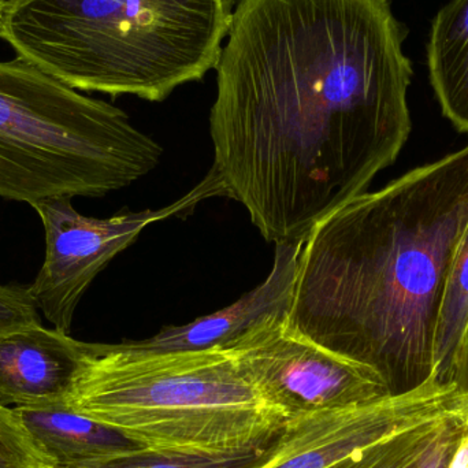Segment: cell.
I'll return each instance as SVG.
<instances>
[{
  "label": "cell",
  "instance_id": "6da1fadb",
  "mask_svg": "<svg viewBox=\"0 0 468 468\" xmlns=\"http://www.w3.org/2000/svg\"><path fill=\"white\" fill-rule=\"evenodd\" d=\"M407 36L390 0L234 2L211 172L267 241H304L395 164L412 126Z\"/></svg>",
  "mask_w": 468,
  "mask_h": 468
},
{
  "label": "cell",
  "instance_id": "7a4b0ae2",
  "mask_svg": "<svg viewBox=\"0 0 468 468\" xmlns=\"http://www.w3.org/2000/svg\"><path fill=\"white\" fill-rule=\"evenodd\" d=\"M468 229V144L365 192L303 241L286 326L393 395L436 374L440 311Z\"/></svg>",
  "mask_w": 468,
  "mask_h": 468
},
{
  "label": "cell",
  "instance_id": "3957f363",
  "mask_svg": "<svg viewBox=\"0 0 468 468\" xmlns=\"http://www.w3.org/2000/svg\"><path fill=\"white\" fill-rule=\"evenodd\" d=\"M233 0H16L0 38L84 92L166 101L216 69Z\"/></svg>",
  "mask_w": 468,
  "mask_h": 468
},
{
  "label": "cell",
  "instance_id": "277c9868",
  "mask_svg": "<svg viewBox=\"0 0 468 468\" xmlns=\"http://www.w3.org/2000/svg\"><path fill=\"white\" fill-rule=\"evenodd\" d=\"M65 406L161 451L261 450L288 423L227 348L142 352L90 344Z\"/></svg>",
  "mask_w": 468,
  "mask_h": 468
},
{
  "label": "cell",
  "instance_id": "5b68a950",
  "mask_svg": "<svg viewBox=\"0 0 468 468\" xmlns=\"http://www.w3.org/2000/svg\"><path fill=\"white\" fill-rule=\"evenodd\" d=\"M164 148L125 112L32 63L0 62V197H101L153 172Z\"/></svg>",
  "mask_w": 468,
  "mask_h": 468
},
{
  "label": "cell",
  "instance_id": "8992f818",
  "mask_svg": "<svg viewBox=\"0 0 468 468\" xmlns=\"http://www.w3.org/2000/svg\"><path fill=\"white\" fill-rule=\"evenodd\" d=\"M225 197L213 172L177 202L159 210L117 214L110 218L84 217L69 197L33 203L46 230V261L30 286L33 299L54 329L70 335L80 300L96 275L140 233L156 222L191 213L202 200Z\"/></svg>",
  "mask_w": 468,
  "mask_h": 468
},
{
  "label": "cell",
  "instance_id": "52a82bcc",
  "mask_svg": "<svg viewBox=\"0 0 468 468\" xmlns=\"http://www.w3.org/2000/svg\"><path fill=\"white\" fill-rule=\"evenodd\" d=\"M285 321L263 322L227 349L286 420L393 395L376 371L293 332Z\"/></svg>",
  "mask_w": 468,
  "mask_h": 468
},
{
  "label": "cell",
  "instance_id": "ba28073f",
  "mask_svg": "<svg viewBox=\"0 0 468 468\" xmlns=\"http://www.w3.org/2000/svg\"><path fill=\"white\" fill-rule=\"evenodd\" d=\"M466 410L467 390L436 373L407 392L289 420L261 468H327L426 420Z\"/></svg>",
  "mask_w": 468,
  "mask_h": 468
},
{
  "label": "cell",
  "instance_id": "9c48e42d",
  "mask_svg": "<svg viewBox=\"0 0 468 468\" xmlns=\"http://www.w3.org/2000/svg\"><path fill=\"white\" fill-rule=\"evenodd\" d=\"M302 244H275L274 263L266 280L229 307L200 316L183 326L164 327L158 335L145 340L123 341V346L142 352L228 348L258 324L270 319H286L293 297Z\"/></svg>",
  "mask_w": 468,
  "mask_h": 468
},
{
  "label": "cell",
  "instance_id": "30bf717a",
  "mask_svg": "<svg viewBox=\"0 0 468 468\" xmlns=\"http://www.w3.org/2000/svg\"><path fill=\"white\" fill-rule=\"evenodd\" d=\"M90 346L43 324L0 335V406H65Z\"/></svg>",
  "mask_w": 468,
  "mask_h": 468
},
{
  "label": "cell",
  "instance_id": "8fae6325",
  "mask_svg": "<svg viewBox=\"0 0 468 468\" xmlns=\"http://www.w3.org/2000/svg\"><path fill=\"white\" fill-rule=\"evenodd\" d=\"M13 411L49 468L79 467L143 448L118 429L66 406Z\"/></svg>",
  "mask_w": 468,
  "mask_h": 468
},
{
  "label": "cell",
  "instance_id": "7c38bea8",
  "mask_svg": "<svg viewBox=\"0 0 468 468\" xmlns=\"http://www.w3.org/2000/svg\"><path fill=\"white\" fill-rule=\"evenodd\" d=\"M426 51L442 114L468 133V0H452L437 13Z\"/></svg>",
  "mask_w": 468,
  "mask_h": 468
},
{
  "label": "cell",
  "instance_id": "4fadbf2b",
  "mask_svg": "<svg viewBox=\"0 0 468 468\" xmlns=\"http://www.w3.org/2000/svg\"><path fill=\"white\" fill-rule=\"evenodd\" d=\"M466 411L426 420L327 468H425L445 431Z\"/></svg>",
  "mask_w": 468,
  "mask_h": 468
},
{
  "label": "cell",
  "instance_id": "5bb4252c",
  "mask_svg": "<svg viewBox=\"0 0 468 468\" xmlns=\"http://www.w3.org/2000/svg\"><path fill=\"white\" fill-rule=\"evenodd\" d=\"M468 322V229L451 266L440 311L436 338V373L451 382L453 360Z\"/></svg>",
  "mask_w": 468,
  "mask_h": 468
},
{
  "label": "cell",
  "instance_id": "9a60e30c",
  "mask_svg": "<svg viewBox=\"0 0 468 468\" xmlns=\"http://www.w3.org/2000/svg\"><path fill=\"white\" fill-rule=\"evenodd\" d=\"M275 442L261 450L234 452H186L143 447L74 468H261L274 452Z\"/></svg>",
  "mask_w": 468,
  "mask_h": 468
},
{
  "label": "cell",
  "instance_id": "2e32d148",
  "mask_svg": "<svg viewBox=\"0 0 468 468\" xmlns=\"http://www.w3.org/2000/svg\"><path fill=\"white\" fill-rule=\"evenodd\" d=\"M0 468H49L36 450L18 415L0 406Z\"/></svg>",
  "mask_w": 468,
  "mask_h": 468
},
{
  "label": "cell",
  "instance_id": "e0dca14e",
  "mask_svg": "<svg viewBox=\"0 0 468 468\" xmlns=\"http://www.w3.org/2000/svg\"><path fill=\"white\" fill-rule=\"evenodd\" d=\"M30 286L0 285V335L40 324Z\"/></svg>",
  "mask_w": 468,
  "mask_h": 468
},
{
  "label": "cell",
  "instance_id": "ac0fdd59",
  "mask_svg": "<svg viewBox=\"0 0 468 468\" xmlns=\"http://www.w3.org/2000/svg\"><path fill=\"white\" fill-rule=\"evenodd\" d=\"M451 382H455L461 389L468 392V322L464 327L461 343H459L455 360H453Z\"/></svg>",
  "mask_w": 468,
  "mask_h": 468
},
{
  "label": "cell",
  "instance_id": "d6986e66",
  "mask_svg": "<svg viewBox=\"0 0 468 468\" xmlns=\"http://www.w3.org/2000/svg\"><path fill=\"white\" fill-rule=\"evenodd\" d=\"M448 468H468V431L453 452Z\"/></svg>",
  "mask_w": 468,
  "mask_h": 468
},
{
  "label": "cell",
  "instance_id": "ffe728a7",
  "mask_svg": "<svg viewBox=\"0 0 468 468\" xmlns=\"http://www.w3.org/2000/svg\"><path fill=\"white\" fill-rule=\"evenodd\" d=\"M5 5H7V2H5V0H0V19H2L3 13H5Z\"/></svg>",
  "mask_w": 468,
  "mask_h": 468
},
{
  "label": "cell",
  "instance_id": "44dd1931",
  "mask_svg": "<svg viewBox=\"0 0 468 468\" xmlns=\"http://www.w3.org/2000/svg\"><path fill=\"white\" fill-rule=\"evenodd\" d=\"M16 2V0H8V3Z\"/></svg>",
  "mask_w": 468,
  "mask_h": 468
},
{
  "label": "cell",
  "instance_id": "7402d4cb",
  "mask_svg": "<svg viewBox=\"0 0 468 468\" xmlns=\"http://www.w3.org/2000/svg\"><path fill=\"white\" fill-rule=\"evenodd\" d=\"M5 2H7V3H8V0H5Z\"/></svg>",
  "mask_w": 468,
  "mask_h": 468
}]
</instances>
